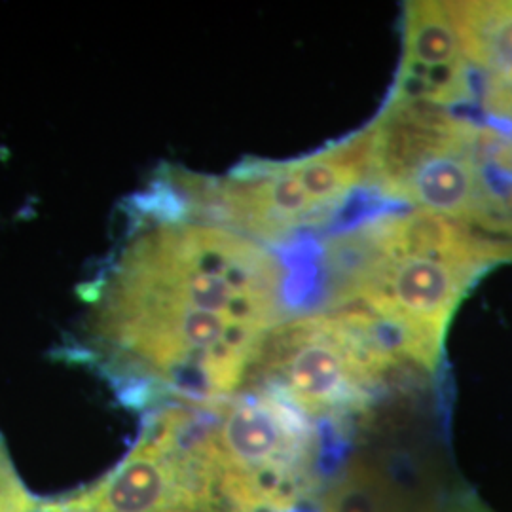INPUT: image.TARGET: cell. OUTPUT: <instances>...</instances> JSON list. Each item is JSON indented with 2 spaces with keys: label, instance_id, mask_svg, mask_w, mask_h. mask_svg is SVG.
<instances>
[{
  "label": "cell",
  "instance_id": "cell-7",
  "mask_svg": "<svg viewBox=\"0 0 512 512\" xmlns=\"http://www.w3.org/2000/svg\"><path fill=\"white\" fill-rule=\"evenodd\" d=\"M401 31V61L385 99L458 112L473 107L478 101L476 74L448 2H406Z\"/></svg>",
  "mask_w": 512,
  "mask_h": 512
},
{
  "label": "cell",
  "instance_id": "cell-6",
  "mask_svg": "<svg viewBox=\"0 0 512 512\" xmlns=\"http://www.w3.org/2000/svg\"><path fill=\"white\" fill-rule=\"evenodd\" d=\"M42 512H220L219 467L203 404L158 408L114 473Z\"/></svg>",
  "mask_w": 512,
  "mask_h": 512
},
{
  "label": "cell",
  "instance_id": "cell-1",
  "mask_svg": "<svg viewBox=\"0 0 512 512\" xmlns=\"http://www.w3.org/2000/svg\"><path fill=\"white\" fill-rule=\"evenodd\" d=\"M124 213L82 293L84 355L135 403L238 395L275 327L304 304L300 264L147 192Z\"/></svg>",
  "mask_w": 512,
  "mask_h": 512
},
{
  "label": "cell",
  "instance_id": "cell-2",
  "mask_svg": "<svg viewBox=\"0 0 512 512\" xmlns=\"http://www.w3.org/2000/svg\"><path fill=\"white\" fill-rule=\"evenodd\" d=\"M511 239L401 205L336 224L310 243L304 281L311 308L363 313L420 372H437L461 302L497 266Z\"/></svg>",
  "mask_w": 512,
  "mask_h": 512
},
{
  "label": "cell",
  "instance_id": "cell-9",
  "mask_svg": "<svg viewBox=\"0 0 512 512\" xmlns=\"http://www.w3.org/2000/svg\"><path fill=\"white\" fill-rule=\"evenodd\" d=\"M33 503L18 476L12 469V463L6 456V450L0 440V512H31Z\"/></svg>",
  "mask_w": 512,
  "mask_h": 512
},
{
  "label": "cell",
  "instance_id": "cell-4",
  "mask_svg": "<svg viewBox=\"0 0 512 512\" xmlns=\"http://www.w3.org/2000/svg\"><path fill=\"white\" fill-rule=\"evenodd\" d=\"M365 129V188L380 202L512 241V183L495 167L480 120L385 99Z\"/></svg>",
  "mask_w": 512,
  "mask_h": 512
},
{
  "label": "cell",
  "instance_id": "cell-3",
  "mask_svg": "<svg viewBox=\"0 0 512 512\" xmlns=\"http://www.w3.org/2000/svg\"><path fill=\"white\" fill-rule=\"evenodd\" d=\"M366 183V129L293 160H247L220 175L162 165L147 194L272 249L323 236Z\"/></svg>",
  "mask_w": 512,
  "mask_h": 512
},
{
  "label": "cell",
  "instance_id": "cell-8",
  "mask_svg": "<svg viewBox=\"0 0 512 512\" xmlns=\"http://www.w3.org/2000/svg\"><path fill=\"white\" fill-rule=\"evenodd\" d=\"M476 78L512 82V0L448 2Z\"/></svg>",
  "mask_w": 512,
  "mask_h": 512
},
{
  "label": "cell",
  "instance_id": "cell-5",
  "mask_svg": "<svg viewBox=\"0 0 512 512\" xmlns=\"http://www.w3.org/2000/svg\"><path fill=\"white\" fill-rule=\"evenodd\" d=\"M404 368L412 366L370 317L308 308L275 327L245 389L270 391L317 423L342 425L366 414Z\"/></svg>",
  "mask_w": 512,
  "mask_h": 512
}]
</instances>
